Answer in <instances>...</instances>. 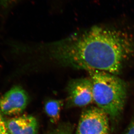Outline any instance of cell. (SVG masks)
Masks as SVG:
<instances>
[{
  "label": "cell",
  "mask_w": 134,
  "mask_h": 134,
  "mask_svg": "<svg viewBox=\"0 0 134 134\" xmlns=\"http://www.w3.org/2000/svg\"><path fill=\"white\" fill-rule=\"evenodd\" d=\"M40 48L63 66L118 76L134 61V34L116 27L94 26Z\"/></svg>",
  "instance_id": "1"
},
{
  "label": "cell",
  "mask_w": 134,
  "mask_h": 134,
  "mask_svg": "<svg viewBox=\"0 0 134 134\" xmlns=\"http://www.w3.org/2000/svg\"><path fill=\"white\" fill-rule=\"evenodd\" d=\"M93 99L97 107L109 118L113 126L119 120L127 97L125 82L117 75L99 71H90Z\"/></svg>",
  "instance_id": "2"
},
{
  "label": "cell",
  "mask_w": 134,
  "mask_h": 134,
  "mask_svg": "<svg viewBox=\"0 0 134 134\" xmlns=\"http://www.w3.org/2000/svg\"><path fill=\"white\" fill-rule=\"evenodd\" d=\"M110 121L103 110L97 107H87L81 114L76 134H109Z\"/></svg>",
  "instance_id": "3"
},
{
  "label": "cell",
  "mask_w": 134,
  "mask_h": 134,
  "mask_svg": "<svg viewBox=\"0 0 134 134\" xmlns=\"http://www.w3.org/2000/svg\"><path fill=\"white\" fill-rule=\"evenodd\" d=\"M66 91L68 107H83L93 102L92 82L89 77L71 80Z\"/></svg>",
  "instance_id": "4"
},
{
  "label": "cell",
  "mask_w": 134,
  "mask_h": 134,
  "mask_svg": "<svg viewBox=\"0 0 134 134\" xmlns=\"http://www.w3.org/2000/svg\"><path fill=\"white\" fill-rule=\"evenodd\" d=\"M27 93L20 86H15L0 99V111L5 115H16L25 109L28 103Z\"/></svg>",
  "instance_id": "5"
},
{
  "label": "cell",
  "mask_w": 134,
  "mask_h": 134,
  "mask_svg": "<svg viewBox=\"0 0 134 134\" xmlns=\"http://www.w3.org/2000/svg\"><path fill=\"white\" fill-rule=\"evenodd\" d=\"M7 127L11 134H37L38 122L31 115H24L6 121Z\"/></svg>",
  "instance_id": "6"
},
{
  "label": "cell",
  "mask_w": 134,
  "mask_h": 134,
  "mask_svg": "<svg viewBox=\"0 0 134 134\" xmlns=\"http://www.w3.org/2000/svg\"><path fill=\"white\" fill-rule=\"evenodd\" d=\"M63 102L61 100H51L46 102L45 111L53 122H56L60 119Z\"/></svg>",
  "instance_id": "7"
},
{
  "label": "cell",
  "mask_w": 134,
  "mask_h": 134,
  "mask_svg": "<svg viewBox=\"0 0 134 134\" xmlns=\"http://www.w3.org/2000/svg\"><path fill=\"white\" fill-rule=\"evenodd\" d=\"M72 127L70 123L63 124L48 134H71Z\"/></svg>",
  "instance_id": "8"
},
{
  "label": "cell",
  "mask_w": 134,
  "mask_h": 134,
  "mask_svg": "<svg viewBox=\"0 0 134 134\" xmlns=\"http://www.w3.org/2000/svg\"><path fill=\"white\" fill-rule=\"evenodd\" d=\"M0 134H11L8 130L6 121L4 120L3 116L0 118Z\"/></svg>",
  "instance_id": "9"
},
{
  "label": "cell",
  "mask_w": 134,
  "mask_h": 134,
  "mask_svg": "<svg viewBox=\"0 0 134 134\" xmlns=\"http://www.w3.org/2000/svg\"><path fill=\"white\" fill-rule=\"evenodd\" d=\"M124 134H134V116L131 119Z\"/></svg>",
  "instance_id": "10"
},
{
  "label": "cell",
  "mask_w": 134,
  "mask_h": 134,
  "mask_svg": "<svg viewBox=\"0 0 134 134\" xmlns=\"http://www.w3.org/2000/svg\"><path fill=\"white\" fill-rule=\"evenodd\" d=\"M1 116H2V113L1 112V111H0V117H1Z\"/></svg>",
  "instance_id": "11"
}]
</instances>
